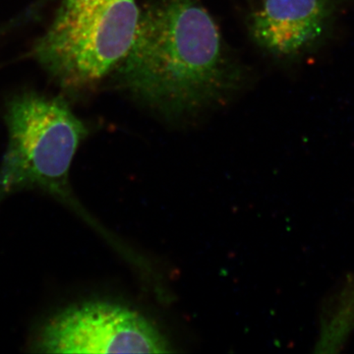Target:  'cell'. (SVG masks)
Returning a JSON list of instances; mask_svg holds the SVG:
<instances>
[{"instance_id": "obj_2", "label": "cell", "mask_w": 354, "mask_h": 354, "mask_svg": "<svg viewBox=\"0 0 354 354\" xmlns=\"http://www.w3.org/2000/svg\"><path fill=\"white\" fill-rule=\"evenodd\" d=\"M6 124L8 146L0 164V201L21 190L44 191L97 227L70 187V167L88 131L66 102L35 93L18 95L9 104Z\"/></svg>"}, {"instance_id": "obj_1", "label": "cell", "mask_w": 354, "mask_h": 354, "mask_svg": "<svg viewBox=\"0 0 354 354\" xmlns=\"http://www.w3.org/2000/svg\"><path fill=\"white\" fill-rule=\"evenodd\" d=\"M116 69L127 92L172 118L221 102L241 80L199 0H157L144 9Z\"/></svg>"}, {"instance_id": "obj_4", "label": "cell", "mask_w": 354, "mask_h": 354, "mask_svg": "<svg viewBox=\"0 0 354 354\" xmlns=\"http://www.w3.org/2000/svg\"><path fill=\"white\" fill-rule=\"evenodd\" d=\"M37 348L46 353H167L171 344L138 312L104 301L65 309L41 330Z\"/></svg>"}, {"instance_id": "obj_5", "label": "cell", "mask_w": 354, "mask_h": 354, "mask_svg": "<svg viewBox=\"0 0 354 354\" xmlns=\"http://www.w3.org/2000/svg\"><path fill=\"white\" fill-rule=\"evenodd\" d=\"M339 0H265L251 18L250 30L261 48L292 57L322 36Z\"/></svg>"}, {"instance_id": "obj_3", "label": "cell", "mask_w": 354, "mask_h": 354, "mask_svg": "<svg viewBox=\"0 0 354 354\" xmlns=\"http://www.w3.org/2000/svg\"><path fill=\"white\" fill-rule=\"evenodd\" d=\"M140 13L137 0H62L35 57L62 87H90L127 55Z\"/></svg>"}]
</instances>
